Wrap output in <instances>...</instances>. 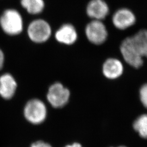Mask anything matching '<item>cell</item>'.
Here are the masks:
<instances>
[{"label": "cell", "instance_id": "cell-1", "mask_svg": "<svg viewBox=\"0 0 147 147\" xmlns=\"http://www.w3.org/2000/svg\"><path fill=\"white\" fill-rule=\"evenodd\" d=\"M0 27L10 36L21 34L24 29V20L20 13L13 8L5 10L0 16Z\"/></svg>", "mask_w": 147, "mask_h": 147}, {"label": "cell", "instance_id": "cell-2", "mask_svg": "<svg viewBox=\"0 0 147 147\" xmlns=\"http://www.w3.org/2000/svg\"><path fill=\"white\" fill-rule=\"evenodd\" d=\"M50 24L44 19H37L32 21L27 29V33L32 42L42 44L47 42L52 35Z\"/></svg>", "mask_w": 147, "mask_h": 147}, {"label": "cell", "instance_id": "cell-3", "mask_svg": "<svg viewBox=\"0 0 147 147\" xmlns=\"http://www.w3.org/2000/svg\"><path fill=\"white\" fill-rule=\"evenodd\" d=\"M24 115L27 121L33 124L42 123L47 116V109L42 100L33 99L27 102L24 110Z\"/></svg>", "mask_w": 147, "mask_h": 147}, {"label": "cell", "instance_id": "cell-4", "mask_svg": "<svg viewBox=\"0 0 147 147\" xmlns=\"http://www.w3.org/2000/svg\"><path fill=\"white\" fill-rule=\"evenodd\" d=\"M70 91L60 82L52 84L48 89L47 98L53 107L62 108L68 102Z\"/></svg>", "mask_w": 147, "mask_h": 147}, {"label": "cell", "instance_id": "cell-5", "mask_svg": "<svg viewBox=\"0 0 147 147\" xmlns=\"http://www.w3.org/2000/svg\"><path fill=\"white\" fill-rule=\"evenodd\" d=\"M86 34L89 41L96 45L102 44L107 37V32L105 25L101 21L96 20L87 25Z\"/></svg>", "mask_w": 147, "mask_h": 147}, {"label": "cell", "instance_id": "cell-6", "mask_svg": "<svg viewBox=\"0 0 147 147\" xmlns=\"http://www.w3.org/2000/svg\"><path fill=\"white\" fill-rule=\"evenodd\" d=\"M121 51L125 61L132 67L135 68H138L142 66V57L139 56L135 51L128 38L121 43Z\"/></svg>", "mask_w": 147, "mask_h": 147}, {"label": "cell", "instance_id": "cell-7", "mask_svg": "<svg viewBox=\"0 0 147 147\" xmlns=\"http://www.w3.org/2000/svg\"><path fill=\"white\" fill-rule=\"evenodd\" d=\"M17 83L14 77L9 73L0 76V96L5 100L11 99L16 93Z\"/></svg>", "mask_w": 147, "mask_h": 147}, {"label": "cell", "instance_id": "cell-8", "mask_svg": "<svg viewBox=\"0 0 147 147\" xmlns=\"http://www.w3.org/2000/svg\"><path fill=\"white\" fill-rule=\"evenodd\" d=\"M55 37L58 42L65 45H71L76 41L78 34L72 25L66 24L61 26L56 31Z\"/></svg>", "mask_w": 147, "mask_h": 147}, {"label": "cell", "instance_id": "cell-9", "mask_svg": "<svg viewBox=\"0 0 147 147\" xmlns=\"http://www.w3.org/2000/svg\"><path fill=\"white\" fill-rule=\"evenodd\" d=\"M135 20L134 14L127 9H121L117 11L113 16V22L115 26L120 30H124L131 26L135 22Z\"/></svg>", "mask_w": 147, "mask_h": 147}, {"label": "cell", "instance_id": "cell-10", "mask_svg": "<svg viewBox=\"0 0 147 147\" xmlns=\"http://www.w3.org/2000/svg\"><path fill=\"white\" fill-rule=\"evenodd\" d=\"M109 11L107 5L103 0H92L87 7L88 16L96 20L104 19Z\"/></svg>", "mask_w": 147, "mask_h": 147}, {"label": "cell", "instance_id": "cell-11", "mask_svg": "<svg viewBox=\"0 0 147 147\" xmlns=\"http://www.w3.org/2000/svg\"><path fill=\"white\" fill-rule=\"evenodd\" d=\"M132 47L141 57H147V31L141 30L134 36L128 38Z\"/></svg>", "mask_w": 147, "mask_h": 147}, {"label": "cell", "instance_id": "cell-12", "mask_svg": "<svg viewBox=\"0 0 147 147\" xmlns=\"http://www.w3.org/2000/svg\"><path fill=\"white\" fill-rule=\"evenodd\" d=\"M103 73L109 79H115L119 77L123 73V67L121 62L115 58H110L103 65Z\"/></svg>", "mask_w": 147, "mask_h": 147}, {"label": "cell", "instance_id": "cell-13", "mask_svg": "<svg viewBox=\"0 0 147 147\" xmlns=\"http://www.w3.org/2000/svg\"><path fill=\"white\" fill-rule=\"evenodd\" d=\"M22 7L31 15H38L45 9L44 0H20Z\"/></svg>", "mask_w": 147, "mask_h": 147}, {"label": "cell", "instance_id": "cell-14", "mask_svg": "<svg viewBox=\"0 0 147 147\" xmlns=\"http://www.w3.org/2000/svg\"><path fill=\"white\" fill-rule=\"evenodd\" d=\"M134 127L141 136L147 138V115L140 116L135 121Z\"/></svg>", "mask_w": 147, "mask_h": 147}, {"label": "cell", "instance_id": "cell-15", "mask_svg": "<svg viewBox=\"0 0 147 147\" xmlns=\"http://www.w3.org/2000/svg\"><path fill=\"white\" fill-rule=\"evenodd\" d=\"M140 99L141 101L146 108H147V84L142 86L140 89Z\"/></svg>", "mask_w": 147, "mask_h": 147}, {"label": "cell", "instance_id": "cell-16", "mask_svg": "<svg viewBox=\"0 0 147 147\" xmlns=\"http://www.w3.org/2000/svg\"><path fill=\"white\" fill-rule=\"evenodd\" d=\"M30 147H52V146L47 142L42 141H38L32 143Z\"/></svg>", "mask_w": 147, "mask_h": 147}, {"label": "cell", "instance_id": "cell-17", "mask_svg": "<svg viewBox=\"0 0 147 147\" xmlns=\"http://www.w3.org/2000/svg\"><path fill=\"white\" fill-rule=\"evenodd\" d=\"M5 63V55L3 51L0 49V70L2 69Z\"/></svg>", "mask_w": 147, "mask_h": 147}, {"label": "cell", "instance_id": "cell-18", "mask_svg": "<svg viewBox=\"0 0 147 147\" xmlns=\"http://www.w3.org/2000/svg\"><path fill=\"white\" fill-rule=\"evenodd\" d=\"M65 147H82L81 146V145L79 143H74L72 144H69V145H67Z\"/></svg>", "mask_w": 147, "mask_h": 147}, {"label": "cell", "instance_id": "cell-19", "mask_svg": "<svg viewBox=\"0 0 147 147\" xmlns=\"http://www.w3.org/2000/svg\"><path fill=\"white\" fill-rule=\"evenodd\" d=\"M124 147V146H121V147Z\"/></svg>", "mask_w": 147, "mask_h": 147}]
</instances>
